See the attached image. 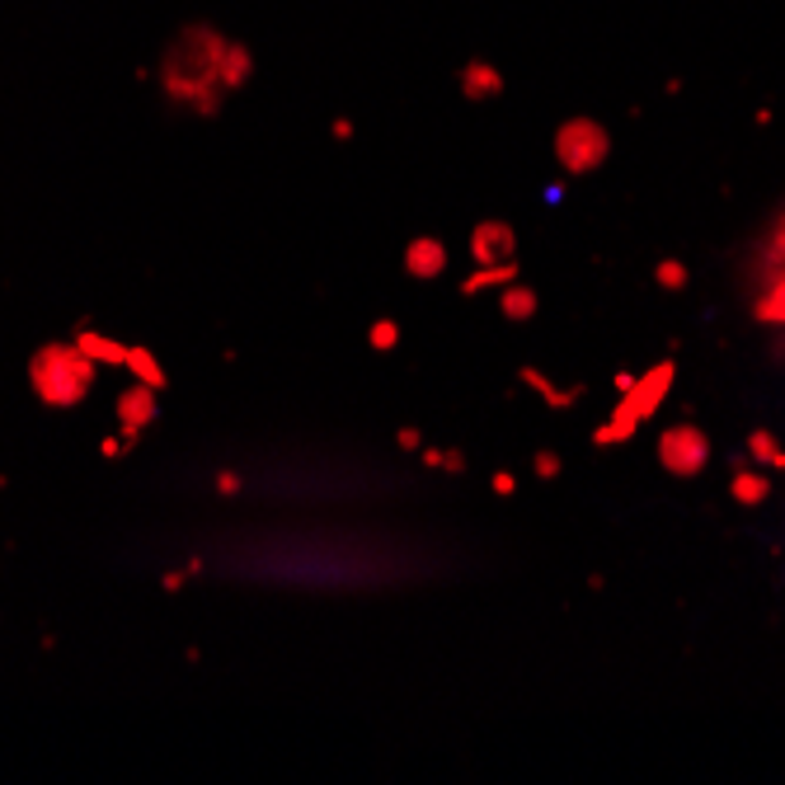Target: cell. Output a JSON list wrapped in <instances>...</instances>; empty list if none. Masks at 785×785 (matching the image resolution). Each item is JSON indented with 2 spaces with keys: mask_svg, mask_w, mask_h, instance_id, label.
<instances>
[{
  "mask_svg": "<svg viewBox=\"0 0 785 785\" xmlns=\"http://www.w3.org/2000/svg\"><path fill=\"white\" fill-rule=\"evenodd\" d=\"M611 155V132L597 118H569L555 127V165L565 169L569 179L597 175Z\"/></svg>",
  "mask_w": 785,
  "mask_h": 785,
  "instance_id": "6da1fadb",
  "label": "cell"
},
{
  "mask_svg": "<svg viewBox=\"0 0 785 785\" xmlns=\"http://www.w3.org/2000/svg\"><path fill=\"white\" fill-rule=\"evenodd\" d=\"M767 494H772V476H762V466H734V476H730L734 504L758 508V504H767Z\"/></svg>",
  "mask_w": 785,
  "mask_h": 785,
  "instance_id": "ba28073f",
  "label": "cell"
},
{
  "mask_svg": "<svg viewBox=\"0 0 785 785\" xmlns=\"http://www.w3.org/2000/svg\"><path fill=\"white\" fill-rule=\"evenodd\" d=\"M490 490H494L498 498H508L512 490H518V476H512V470H494V480H490Z\"/></svg>",
  "mask_w": 785,
  "mask_h": 785,
  "instance_id": "7402d4cb",
  "label": "cell"
},
{
  "mask_svg": "<svg viewBox=\"0 0 785 785\" xmlns=\"http://www.w3.org/2000/svg\"><path fill=\"white\" fill-rule=\"evenodd\" d=\"M470 259H476V264H508V259H518V231H512V221H504V217L476 221V231H470Z\"/></svg>",
  "mask_w": 785,
  "mask_h": 785,
  "instance_id": "5b68a950",
  "label": "cell"
},
{
  "mask_svg": "<svg viewBox=\"0 0 785 785\" xmlns=\"http://www.w3.org/2000/svg\"><path fill=\"white\" fill-rule=\"evenodd\" d=\"M80 353H85V358H109V363H127V349H118V344H104V339H94V334H85V339H80Z\"/></svg>",
  "mask_w": 785,
  "mask_h": 785,
  "instance_id": "d6986e66",
  "label": "cell"
},
{
  "mask_svg": "<svg viewBox=\"0 0 785 785\" xmlns=\"http://www.w3.org/2000/svg\"><path fill=\"white\" fill-rule=\"evenodd\" d=\"M395 442H400V452H423V433H419V428H400Z\"/></svg>",
  "mask_w": 785,
  "mask_h": 785,
  "instance_id": "603a6c76",
  "label": "cell"
},
{
  "mask_svg": "<svg viewBox=\"0 0 785 785\" xmlns=\"http://www.w3.org/2000/svg\"><path fill=\"white\" fill-rule=\"evenodd\" d=\"M710 456H716V447H710V438H706L696 423L663 428V438H659V466L668 470V476L696 480V476H701V470L710 466Z\"/></svg>",
  "mask_w": 785,
  "mask_h": 785,
  "instance_id": "7a4b0ae2",
  "label": "cell"
},
{
  "mask_svg": "<svg viewBox=\"0 0 785 785\" xmlns=\"http://www.w3.org/2000/svg\"><path fill=\"white\" fill-rule=\"evenodd\" d=\"M447 264H452V250L442 245V240H433V236H419V240H409L405 245V274L419 278V282L442 278L447 274Z\"/></svg>",
  "mask_w": 785,
  "mask_h": 785,
  "instance_id": "8992f818",
  "label": "cell"
},
{
  "mask_svg": "<svg viewBox=\"0 0 785 785\" xmlns=\"http://www.w3.org/2000/svg\"><path fill=\"white\" fill-rule=\"evenodd\" d=\"M151 414H155L151 391H132V395H127V405H123V419H127V423H147Z\"/></svg>",
  "mask_w": 785,
  "mask_h": 785,
  "instance_id": "e0dca14e",
  "label": "cell"
},
{
  "mask_svg": "<svg viewBox=\"0 0 785 785\" xmlns=\"http://www.w3.org/2000/svg\"><path fill=\"white\" fill-rule=\"evenodd\" d=\"M536 306H541V302H536V288H527L522 278H512L508 288H498V311H504L508 325H527V320L536 316Z\"/></svg>",
  "mask_w": 785,
  "mask_h": 785,
  "instance_id": "9c48e42d",
  "label": "cell"
},
{
  "mask_svg": "<svg viewBox=\"0 0 785 785\" xmlns=\"http://www.w3.org/2000/svg\"><path fill=\"white\" fill-rule=\"evenodd\" d=\"M217 490H221V494H236V490H240V476H236V470H221V476H217Z\"/></svg>",
  "mask_w": 785,
  "mask_h": 785,
  "instance_id": "cb8c5ba5",
  "label": "cell"
},
{
  "mask_svg": "<svg viewBox=\"0 0 785 785\" xmlns=\"http://www.w3.org/2000/svg\"><path fill=\"white\" fill-rule=\"evenodd\" d=\"M748 456H752V466H762V470H785V447L776 442L772 428H752L748 433Z\"/></svg>",
  "mask_w": 785,
  "mask_h": 785,
  "instance_id": "7c38bea8",
  "label": "cell"
},
{
  "mask_svg": "<svg viewBox=\"0 0 785 785\" xmlns=\"http://www.w3.org/2000/svg\"><path fill=\"white\" fill-rule=\"evenodd\" d=\"M34 381L52 405H71L76 395H85L90 358H85V353H66V349H48L42 353V363H34Z\"/></svg>",
  "mask_w": 785,
  "mask_h": 785,
  "instance_id": "3957f363",
  "label": "cell"
},
{
  "mask_svg": "<svg viewBox=\"0 0 785 785\" xmlns=\"http://www.w3.org/2000/svg\"><path fill=\"white\" fill-rule=\"evenodd\" d=\"M512 278H522L518 259H508V264H480L476 274L461 282V296H480V292H490V288H508Z\"/></svg>",
  "mask_w": 785,
  "mask_h": 785,
  "instance_id": "8fae6325",
  "label": "cell"
},
{
  "mask_svg": "<svg viewBox=\"0 0 785 785\" xmlns=\"http://www.w3.org/2000/svg\"><path fill=\"white\" fill-rule=\"evenodd\" d=\"M758 316L767 320V325H785V264L776 268V278H772V288H767L762 296H758Z\"/></svg>",
  "mask_w": 785,
  "mask_h": 785,
  "instance_id": "5bb4252c",
  "label": "cell"
},
{
  "mask_svg": "<svg viewBox=\"0 0 785 785\" xmlns=\"http://www.w3.org/2000/svg\"><path fill=\"white\" fill-rule=\"evenodd\" d=\"M631 438H640V423L631 419V414H621V409H611V419L593 428L597 447H621V442H631Z\"/></svg>",
  "mask_w": 785,
  "mask_h": 785,
  "instance_id": "4fadbf2b",
  "label": "cell"
},
{
  "mask_svg": "<svg viewBox=\"0 0 785 785\" xmlns=\"http://www.w3.org/2000/svg\"><path fill=\"white\" fill-rule=\"evenodd\" d=\"M611 387H617V391L625 395V391H631V387H635V372H617V377H611Z\"/></svg>",
  "mask_w": 785,
  "mask_h": 785,
  "instance_id": "d4e9b609",
  "label": "cell"
},
{
  "mask_svg": "<svg viewBox=\"0 0 785 785\" xmlns=\"http://www.w3.org/2000/svg\"><path fill=\"white\" fill-rule=\"evenodd\" d=\"M532 476H536V480H546V484H550V480H560V476H565V456H560V452H550V447H541V452L532 456Z\"/></svg>",
  "mask_w": 785,
  "mask_h": 785,
  "instance_id": "2e32d148",
  "label": "cell"
},
{
  "mask_svg": "<svg viewBox=\"0 0 785 785\" xmlns=\"http://www.w3.org/2000/svg\"><path fill=\"white\" fill-rule=\"evenodd\" d=\"M654 282H659L663 292H687L692 274H687V264H682V259H659V268H654Z\"/></svg>",
  "mask_w": 785,
  "mask_h": 785,
  "instance_id": "9a60e30c",
  "label": "cell"
},
{
  "mask_svg": "<svg viewBox=\"0 0 785 785\" xmlns=\"http://www.w3.org/2000/svg\"><path fill=\"white\" fill-rule=\"evenodd\" d=\"M127 363H132L141 377H147V387H151V391H161V387H165V372H161V367H155V358H151V353H127Z\"/></svg>",
  "mask_w": 785,
  "mask_h": 785,
  "instance_id": "44dd1931",
  "label": "cell"
},
{
  "mask_svg": "<svg viewBox=\"0 0 785 785\" xmlns=\"http://www.w3.org/2000/svg\"><path fill=\"white\" fill-rule=\"evenodd\" d=\"M673 381H678V363H673V358L654 363L649 372H640V377H635V387L617 400V409H621V414H631L635 423H649L654 414H659V405L668 400V391H673Z\"/></svg>",
  "mask_w": 785,
  "mask_h": 785,
  "instance_id": "277c9868",
  "label": "cell"
},
{
  "mask_svg": "<svg viewBox=\"0 0 785 785\" xmlns=\"http://www.w3.org/2000/svg\"><path fill=\"white\" fill-rule=\"evenodd\" d=\"M461 94L476 99V104H484V99H498V94H504V76H498L490 62H470L461 71Z\"/></svg>",
  "mask_w": 785,
  "mask_h": 785,
  "instance_id": "30bf717a",
  "label": "cell"
},
{
  "mask_svg": "<svg viewBox=\"0 0 785 785\" xmlns=\"http://www.w3.org/2000/svg\"><path fill=\"white\" fill-rule=\"evenodd\" d=\"M367 344L381 349V353L395 349V344H400V325H395V320H377L372 330H367Z\"/></svg>",
  "mask_w": 785,
  "mask_h": 785,
  "instance_id": "ffe728a7",
  "label": "cell"
},
{
  "mask_svg": "<svg viewBox=\"0 0 785 785\" xmlns=\"http://www.w3.org/2000/svg\"><path fill=\"white\" fill-rule=\"evenodd\" d=\"M518 381H522L527 391H536L541 400H546V409H555V414H560V409H569V405H579V400L588 395V387H583V381H579V387H569V391H560V387H555V381H550L546 372H541V367H522V372H518Z\"/></svg>",
  "mask_w": 785,
  "mask_h": 785,
  "instance_id": "52a82bcc",
  "label": "cell"
},
{
  "mask_svg": "<svg viewBox=\"0 0 785 785\" xmlns=\"http://www.w3.org/2000/svg\"><path fill=\"white\" fill-rule=\"evenodd\" d=\"M423 466H433V470H452V476H466V456H461V452H438V447H423Z\"/></svg>",
  "mask_w": 785,
  "mask_h": 785,
  "instance_id": "ac0fdd59",
  "label": "cell"
}]
</instances>
